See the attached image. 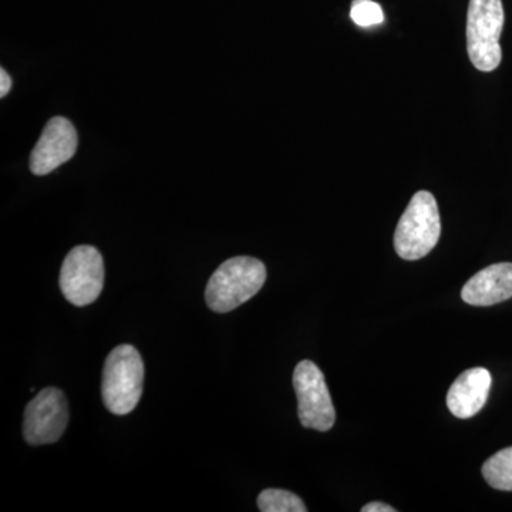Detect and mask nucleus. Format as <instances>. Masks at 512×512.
Returning a JSON list of instances; mask_svg holds the SVG:
<instances>
[{
    "mask_svg": "<svg viewBox=\"0 0 512 512\" xmlns=\"http://www.w3.org/2000/svg\"><path fill=\"white\" fill-rule=\"evenodd\" d=\"M265 281L264 262L252 256H235L212 274L205 289V301L211 311L231 312L254 298Z\"/></svg>",
    "mask_w": 512,
    "mask_h": 512,
    "instance_id": "nucleus-1",
    "label": "nucleus"
},
{
    "mask_svg": "<svg viewBox=\"0 0 512 512\" xmlns=\"http://www.w3.org/2000/svg\"><path fill=\"white\" fill-rule=\"evenodd\" d=\"M143 357L134 346L120 345L107 356L101 379L104 406L116 416L136 409L143 394Z\"/></svg>",
    "mask_w": 512,
    "mask_h": 512,
    "instance_id": "nucleus-2",
    "label": "nucleus"
},
{
    "mask_svg": "<svg viewBox=\"0 0 512 512\" xmlns=\"http://www.w3.org/2000/svg\"><path fill=\"white\" fill-rule=\"evenodd\" d=\"M440 235L441 220L436 198L429 191L416 192L394 232L397 255L406 261L424 258L436 247Z\"/></svg>",
    "mask_w": 512,
    "mask_h": 512,
    "instance_id": "nucleus-3",
    "label": "nucleus"
},
{
    "mask_svg": "<svg viewBox=\"0 0 512 512\" xmlns=\"http://www.w3.org/2000/svg\"><path fill=\"white\" fill-rule=\"evenodd\" d=\"M503 0H470L467 12V52L480 72H494L501 64L500 37L504 28Z\"/></svg>",
    "mask_w": 512,
    "mask_h": 512,
    "instance_id": "nucleus-4",
    "label": "nucleus"
},
{
    "mask_svg": "<svg viewBox=\"0 0 512 512\" xmlns=\"http://www.w3.org/2000/svg\"><path fill=\"white\" fill-rule=\"evenodd\" d=\"M104 286L103 256L90 245L73 248L63 261L60 289L74 306L97 301Z\"/></svg>",
    "mask_w": 512,
    "mask_h": 512,
    "instance_id": "nucleus-5",
    "label": "nucleus"
},
{
    "mask_svg": "<svg viewBox=\"0 0 512 512\" xmlns=\"http://www.w3.org/2000/svg\"><path fill=\"white\" fill-rule=\"evenodd\" d=\"M293 387L302 426L318 431L332 429L336 412L322 370L311 360H302L293 373Z\"/></svg>",
    "mask_w": 512,
    "mask_h": 512,
    "instance_id": "nucleus-6",
    "label": "nucleus"
},
{
    "mask_svg": "<svg viewBox=\"0 0 512 512\" xmlns=\"http://www.w3.org/2000/svg\"><path fill=\"white\" fill-rule=\"evenodd\" d=\"M69 421V406L62 390L47 387L28 404L23 436L32 446L56 443Z\"/></svg>",
    "mask_w": 512,
    "mask_h": 512,
    "instance_id": "nucleus-7",
    "label": "nucleus"
},
{
    "mask_svg": "<svg viewBox=\"0 0 512 512\" xmlns=\"http://www.w3.org/2000/svg\"><path fill=\"white\" fill-rule=\"evenodd\" d=\"M76 128L64 117H53L46 124L30 156V171L46 175L67 163L76 154Z\"/></svg>",
    "mask_w": 512,
    "mask_h": 512,
    "instance_id": "nucleus-8",
    "label": "nucleus"
},
{
    "mask_svg": "<svg viewBox=\"0 0 512 512\" xmlns=\"http://www.w3.org/2000/svg\"><path fill=\"white\" fill-rule=\"evenodd\" d=\"M491 382V373L484 367H474L461 373L448 390V410L458 419L476 416L487 403Z\"/></svg>",
    "mask_w": 512,
    "mask_h": 512,
    "instance_id": "nucleus-9",
    "label": "nucleus"
},
{
    "mask_svg": "<svg viewBox=\"0 0 512 512\" xmlns=\"http://www.w3.org/2000/svg\"><path fill=\"white\" fill-rule=\"evenodd\" d=\"M461 298L468 305L491 306L512 298V264L501 262L477 272L464 285Z\"/></svg>",
    "mask_w": 512,
    "mask_h": 512,
    "instance_id": "nucleus-10",
    "label": "nucleus"
},
{
    "mask_svg": "<svg viewBox=\"0 0 512 512\" xmlns=\"http://www.w3.org/2000/svg\"><path fill=\"white\" fill-rule=\"evenodd\" d=\"M483 477L495 490L512 491V447L498 451L485 461Z\"/></svg>",
    "mask_w": 512,
    "mask_h": 512,
    "instance_id": "nucleus-11",
    "label": "nucleus"
},
{
    "mask_svg": "<svg viewBox=\"0 0 512 512\" xmlns=\"http://www.w3.org/2000/svg\"><path fill=\"white\" fill-rule=\"evenodd\" d=\"M258 507L262 512H306L301 498L298 495L286 490H269L262 491L258 497Z\"/></svg>",
    "mask_w": 512,
    "mask_h": 512,
    "instance_id": "nucleus-12",
    "label": "nucleus"
},
{
    "mask_svg": "<svg viewBox=\"0 0 512 512\" xmlns=\"http://www.w3.org/2000/svg\"><path fill=\"white\" fill-rule=\"evenodd\" d=\"M350 18L360 28H372L384 22L382 6L373 0H353Z\"/></svg>",
    "mask_w": 512,
    "mask_h": 512,
    "instance_id": "nucleus-13",
    "label": "nucleus"
},
{
    "mask_svg": "<svg viewBox=\"0 0 512 512\" xmlns=\"http://www.w3.org/2000/svg\"><path fill=\"white\" fill-rule=\"evenodd\" d=\"M10 89H12V79L5 69H0V97L8 96Z\"/></svg>",
    "mask_w": 512,
    "mask_h": 512,
    "instance_id": "nucleus-14",
    "label": "nucleus"
},
{
    "mask_svg": "<svg viewBox=\"0 0 512 512\" xmlns=\"http://www.w3.org/2000/svg\"><path fill=\"white\" fill-rule=\"evenodd\" d=\"M362 512H396V508L375 501V503L366 504L365 507L362 508Z\"/></svg>",
    "mask_w": 512,
    "mask_h": 512,
    "instance_id": "nucleus-15",
    "label": "nucleus"
}]
</instances>
